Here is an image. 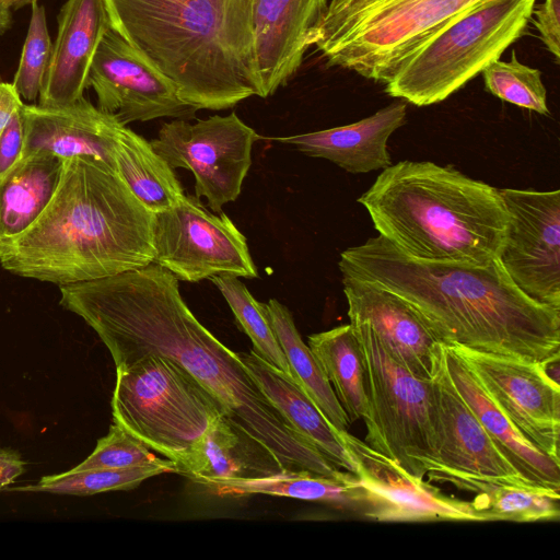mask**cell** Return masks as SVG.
<instances>
[{"label":"cell","instance_id":"1","mask_svg":"<svg viewBox=\"0 0 560 560\" xmlns=\"http://www.w3.org/2000/svg\"><path fill=\"white\" fill-rule=\"evenodd\" d=\"M178 281L152 262L110 277L59 285L60 305L96 331L116 366L150 353L183 366L219 400L226 417L285 470L343 477L345 472L295 432L268 400L237 352L196 318L182 298Z\"/></svg>","mask_w":560,"mask_h":560},{"label":"cell","instance_id":"2","mask_svg":"<svg viewBox=\"0 0 560 560\" xmlns=\"http://www.w3.org/2000/svg\"><path fill=\"white\" fill-rule=\"evenodd\" d=\"M338 267L341 277L402 298L443 346L541 364L560 359V310L525 295L498 258L421 260L377 235L345 249Z\"/></svg>","mask_w":560,"mask_h":560},{"label":"cell","instance_id":"3","mask_svg":"<svg viewBox=\"0 0 560 560\" xmlns=\"http://www.w3.org/2000/svg\"><path fill=\"white\" fill-rule=\"evenodd\" d=\"M154 224L114 168L86 155L63 159L52 198L0 247V266L57 285L115 276L154 262Z\"/></svg>","mask_w":560,"mask_h":560},{"label":"cell","instance_id":"4","mask_svg":"<svg viewBox=\"0 0 560 560\" xmlns=\"http://www.w3.org/2000/svg\"><path fill=\"white\" fill-rule=\"evenodd\" d=\"M112 28L199 109L260 96L252 0H106Z\"/></svg>","mask_w":560,"mask_h":560},{"label":"cell","instance_id":"5","mask_svg":"<svg viewBox=\"0 0 560 560\" xmlns=\"http://www.w3.org/2000/svg\"><path fill=\"white\" fill-rule=\"evenodd\" d=\"M358 202L378 235L428 261L487 265L499 257L509 222L498 188L429 161L384 168Z\"/></svg>","mask_w":560,"mask_h":560},{"label":"cell","instance_id":"6","mask_svg":"<svg viewBox=\"0 0 560 560\" xmlns=\"http://www.w3.org/2000/svg\"><path fill=\"white\" fill-rule=\"evenodd\" d=\"M483 0H330L313 46L327 66L386 84L402 62Z\"/></svg>","mask_w":560,"mask_h":560},{"label":"cell","instance_id":"7","mask_svg":"<svg viewBox=\"0 0 560 560\" xmlns=\"http://www.w3.org/2000/svg\"><path fill=\"white\" fill-rule=\"evenodd\" d=\"M536 0H483L458 14L408 57L385 92L416 106L462 89L527 31Z\"/></svg>","mask_w":560,"mask_h":560},{"label":"cell","instance_id":"8","mask_svg":"<svg viewBox=\"0 0 560 560\" xmlns=\"http://www.w3.org/2000/svg\"><path fill=\"white\" fill-rule=\"evenodd\" d=\"M112 413L113 422L174 462L215 418L226 416L183 366L153 353L116 366Z\"/></svg>","mask_w":560,"mask_h":560},{"label":"cell","instance_id":"9","mask_svg":"<svg viewBox=\"0 0 560 560\" xmlns=\"http://www.w3.org/2000/svg\"><path fill=\"white\" fill-rule=\"evenodd\" d=\"M359 340L368 395L366 444L423 479L435 466L436 397L432 378L412 373L364 324Z\"/></svg>","mask_w":560,"mask_h":560},{"label":"cell","instance_id":"10","mask_svg":"<svg viewBox=\"0 0 560 560\" xmlns=\"http://www.w3.org/2000/svg\"><path fill=\"white\" fill-rule=\"evenodd\" d=\"M260 137L235 113L190 124L174 119L162 125L150 143L172 168L195 177L196 198L206 197L214 212L234 201L252 165V149Z\"/></svg>","mask_w":560,"mask_h":560},{"label":"cell","instance_id":"11","mask_svg":"<svg viewBox=\"0 0 560 560\" xmlns=\"http://www.w3.org/2000/svg\"><path fill=\"white\" fill-rule=\"evenodd\" d=\"M197 199L185 196L155 214L154 262L188 282L217 275L258 278L244 234L224 212L212 213Z\"/></svg>","mask_w":560,"mask_h":560},{"label":"cell","instance_id":"12","mask_svg":"<svg viewBox=\"0 0 560 560\" xmlns=\"http://www.w3.org/2000/svg\"><path fill=\"white\" fill-rule=\"evenodd\" d=\"M509 222L499 261L538 304L560 310V191L499 188Z\"/></svg>","mask_w":560,"mask_h":560},{"label":"cell","instance_id":"13","mask_svg":"<svg viewBox=\"0 0 560 560\" xmlns=\"http://www.w3.org/2000/svg\"><path fill=\"white\" fill-rule=\"evenodd\" d=\"M451 348L518 433L538 451L560 460V386L549 376L546 364Z\"/></svg>","mask_w":560,"mask_h":560},{"label":"cell","instance_id":"14","mask_svg":"<svg viewBox=\"0 0 560 560\" xmlns=\"http://www.w3.org/2000/svg\"><path fill=\"white\" fill-rule=\"evenodd\" d=\"M88 86L96 93L97 107L125 126L163 117L187 120L198 110L114 28L96 49Z\"/></svg>","mask_w":560,"mask_h":560},{"label":"cell","instance_id":"15","mask_svg":"<svg viewBox=\"0 0 560 560\" xmlns=\"http://www.w3.org/2000/svg\"><path fill=\"white\" fill-rule=\"evenodd\" d=\"M366 495L365 518L377 522H480L470 501L447 497L348 431H338Z\"/></svg>","mask_w":560,"mask_h":560},{"label":"cell","instance_id":"16","mask_svg":"<svg viewBox=\"0 0 560 560\" xmlns=\"http://www.w3.org/2000/svg\"><path fill=\"white\" fill-rule=\"evenodd\" d=\"M431 378L436 397L438 422L435 466L427 474L429 479H523L501 455L476 415L454 387L445 368L443 346L440 342L434 350Z\"/></svg>","mask_w":560,"mask_h":560},{"label":"cell","instance_id":"17","mask_svg":"<svg viewBox=\"0 0 560 560\" xmlns=\"http://www.w3.org/2000/svg\"><path fill=\"white\" fill-rule=\"evenodd\" d=\"M327 4L328 0H252L260 97L272 95L299 70Z\"/></svg>","mask_w":560,"mask_h":560},{"label":"cell","instance_id":"18","mask_svg":"<svg viewBox=\"0 0 560 560\" xmlns=\"http://www.w3.org/2000/svg\"><path fill=\"white\" fill-rule=\"evenodd\" d=\"M23 155L49 152L61 159L86 155L116 171L115 148L122 125L84 96L63 106L23 104Z\"/></svg>","mask_w":560,"mask_h":560},{"label":"cell","instance_id":"19","mask_svg":"<svg viewBox=\"0 0 560 560\" xmlns=\"http://www.w3.org/2000/svg\"><path fill=\"white\" fill-rule=\"evenodd\" d=\"M110 28L106 0L66 1L38 105L63 106L83 96L96 49Z\"/></svg>","mask_w":560,"mask_h":560},{"label":"cell","instance_id":"20","mask_svg":"<svg viewBox=\"0 0 560 560\" xmlns=\"http://www.w3.org/2000/svg\"><path fill=\"white\" fill-rule=\"evenodd\" d=\"M350 324L368 325L416 375L431 378L439 343L417 311L378 285L341 277Z\"/></svg>","mask_w":560,"mask_h":560},{"label":"cell","instance_id":"21","mask_svg":"<svg viewBox=\"0 0 560 560\" xmlns=\"http://www.w3.org/2000/svg\"><path fill=\"white\" fill-rule=\"evenodd\" d=\"M406 116L407 105L399 101L353 124L272 140L326 159L349 173H369L393 164L387 141L405 125Z\"/></svg>","mask_w":560,"mask_h":560},{"label":"cell","instance_id":"22","mask_svg":"<svg viewBox=\"0 0 560 560\" xmlns=\"http://www.w3.org/2000/svg\"><path fill=\"white\" fill-rule=\"evenodd\" d=\"M443 358L451 382L501 455L526 481L559 491L560 460L538 451L518 433L454 349L443 346Z\"/></svg>","mask_w":560,"mask_h":560},{"label":"cell","instance_id":"23","mask_svg":"<svg viewBox=\"0 0 560 560\" xmlns=\"http://www.w3.org/2000/svg\"><path fill=\"white\" fill-rule=\"evenodd\" d=\"M175 463L178 474L202 486L285 470L260 443L224 415L215 418Z\"/></svg>","mask_w":560,"mask_h":560},{"label":"cell","instance_id":"24","mask_svg":"<svg viewBox=\"0 0 560 560\" xmlns=\"http://www.w3.org/2000/svg\"><path fill=\"white\" fill-rule=\"evenodd\" d=\"M245 370L304 440L318 450L338 468L354 474L353 463L345 448L338 430L325 418L292 376L258 357L255 352H237Z\"/></svg>","mask_w":560,"mask_h":560},{"label":"cell","instance_id":"25","mask_svg":"<svg viewBox=\"0 0 560 560\" xmlns=\"http://www.w3.org/2000/svg\"><path fill=\"white\" fill-rule=\"evenodd\" d=\"M205 487L220 497L267 494L320 502L363 517L368 508L365 491L352 472L332 478L307 470H282L265 477L217 480Z\"/></svg>","mask_w":560,"mask_h":560},{"label":"cell","instance_id":"26","mask_svg":"<svg viewBox=\"0 0 560 560\" xmlns=\"http://www.w3.org/2000/svg\"><path fill=\"white\" fill-rule=\"evenodd\" d=\"M63 159L34 152L0 179V247L23 234L42 214L59 184Z\"/></svg>","mask_w":560,"mask_h":560},{"label":"cell","instance_id":"27","mask_svg":"<svg viewBox=\"0 0 560 560\" xmlns=\"http://www.w3.org/2000/svg\"><path fill=\"white\" fill-rule=\"evenodd\" d=\"M440 482L474 492L470 503L480 522H549L560 516L559 491L523 479L446 477Z\"/></svg>","mask_w":560,"mask_h":560},{"label":"cell","instance_id":"28","mask_svg":"<svg viewBox=\"0 0 560 560\" xmlns=\"http://www.w3.org/2000/svg\"><path fill=\"white\" fill-rule=\"evenodd\" d=\"M116 172L131 192L153 213H161L185 197L174 168L151 143L124 126L115 148Z\"/></svg>","mask_w":560,"mask_h":560},{"label":"cell","instance_id":"29","mask_svg":"<svg viewBox=\"0 0 560 560\" xmlns=\"http://www.w3.org/2000/svg\"><path fill=\"white\" fill-rule=\"evenodd\" d=\"M317 359L350 422L368 417L365 371L359 340L350 324L308 336Z\"/></svg>","mask_w":560,"mask_h":560},{"label":"cell","instance_id":"30","mask_svg":"<svg viewBox=\"0 0 560 560\" xmlns=\"http://www.w3.org/2000/svg\"><path fill=\"white\" fill-rule=\"evenodd\" d=\"M267 318L285 355L293 380L338 431L350 420L310 347L302 340L289 308L276 299L264 303Z\"/></svg>","mask_w":560,"mask_h":560},{"label":"cell","instance_id":"31","mask_svg":"<svg viewBox=\"0 0 560 560\" xmlns=\"http://www.w3.org/2000/svg\"><path fill=\"white\" fill-rule=\"evenodd\" d=\"M167 472H177L172 459L128 468L75 469L42 477L36 485L19 487L16 491L48 492L69 495H92L108 491L131 490L142 481Z\"/></svg>","mask_w":560,"mask_h":560},{"label":"cell","instance_id":"32","mask_svg":"<svg viewBox=\"0 0 560 560\" xmlns=\"http://www.w3.org/2000/svg\"><path fill=\"white\" fill-rule=\"evenodd\" d=\"M210 280L225 299L241 329L252 340V351L270 365L292 376L285 355L267 318L264 303L255 300L238 277L217 275Z\"/></svg>","mask_w":560,"mask_h":560},{"label":"cell","instance_id":"33","mask_svg":"<svg viewBox=\"0 0 560 560\" xmlns=\"http://www.w3.org/2000/svg\"><path fill=\"white\" fill-rule=\"evenodd\" d=\"M481 74L486 90L492 95L540 115H549L540 70L520 62L515 51L508 61L497 59L489 63Z\"/></svg>","mask_w":560,"mask_h":560},{"label":"cell","instance_id":"34","mask_svg":"<svg viewBox=\"0 0 560 560\" xmlns=\"http://www.w3.org/2000/svg\"><path fill=\"white\" fill-rule=\"evenodd\" d=\"M51 52L52 43L48 33L45 8L33 2L27 35L12 82L21 98L28 102L38 98Z\"/></svg>","mask_w":560,"mask_h":560},{"label":"cell","instance_id":"35","mask_svg":"<svg viewBox=\"0 0 560 560\" xmlns=\"http://www.w3.org/2000/svg\"><path fill=\"white\" fill-rule=\"evenodd\" d=\"M159 457L140 440L113 422L108 433L100 439L94 451L75 469L128 468L168 460Z\"/></svg>","mask_w":560,"mask_h":560},{"label":"cell","instance_id":"36","mask_svg":"<svg viewBox=\"0 0 560 560\" xmlns=\"http://www.w3.org/2000/svg\"><path fill=\"white\" fill-rule=\"evenodd\" d=\"M542 44L560 61V0H544L534 7L532 19Z\"/></svg>","mask_w":560,"mask_h":560},{"label":"cell","instance_id":"37","mask_svg":"<svg viewBox=\"0 0 560 560\" xmlns=\"http://www.w3.org/2000/svg\"><path fill=\"white\" fill-rule=\"evenodd\" d=\"M24 104V103H23ZM23 104L0 133V179L21 160L24 148Z\"/></svg>","mask_w":560,"mask_h":560},{"label":"cell","instance_id":"38","mask_svg":"<svg viewBox=\"0 0 560 560\" xmlns=\"http://www.w3.org/2000/svg\"><path fill=\"white\" fill-rule=\"evenodd\" d=\"M25 471L21 454L10 447L0 446V491L13 483Z\"/></svg>","mask_w":560,"mask_h":560},{"label":"cell","instance_id":"39","mask_svg":"<svg viewBox=\"0 0 560 560\" xmlns=\"http://www.w3.org/2000/svg\"><path fill=\"white\" fill-rule=\"evenodd\" d=\"M22 104V98L13 84L0 81V133Z\"/></svg>","mask_w":560,"mask_h":560},{"label":"cell","instance_id":"40","mask_svg":"<svg viewBox=\"0 0 560 560\" xmlns=\"http://www.w3.org/2000/svg\"><path fill=\"white\" fill-rule=\"evenodd\" d=\"M12 13L11 9L0 2V37L11 27Z\"/></svg>","mask_w":560,"mask_h":560},{"label":"cell","instance_id":"41","mask_svg":"<svg viewBox=\"0 0 560 560\" xmlns=\"http://www.w3.org/2000/svg\"><path fill=\"white\" fill-rule=\"evenodd\" d=\"M36 1L37 0H0V2L5 4L10 9H12V8H21V7L26 5V4H32L33 2H36Z\"/></svg>","mask_w":560,"mask_h":560}]
</instances>
